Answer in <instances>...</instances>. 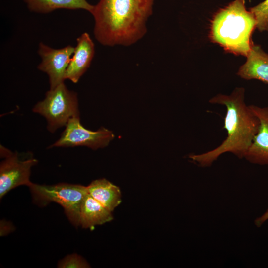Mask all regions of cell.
Instances as JSON below:
<instances>
[{"label": "cell", "instance_id": "cell-1", "mask_svg": "<svg viewBox=\"0 0 268 268\" xmlns=\"http://www.w3.org/2000/svg\"><path fill=\"white\" fill-rule=\"evenodd\" d=\"M155 0H100L91 14L96 39L107 46H131L147 32Z\"/></svg>", "mask_w": 268, "mask_h": 268}, {"label": "cell", "instance_id": "cell-2", "mask_svg": "<svg viewBox=\"0 0 268 268\" xmlns=\"http://www.w3.org/2000/svg\"><path fill=\"white\" fill-rule=\"evenodd\" d=\"M245 91L243 87H236L229 95L217 94L209 100L211 104L226 108L223 128L227 131V137L212 150L190 155L189 157L193 162L206 167L225 153H231L240 159L244 158L260 126L258 118L245 101Z\"/></svg>", "mask_w": 268, "mask_h": 268}, {"label": "cell", "instance_id": "cell-3", "mask_svg": "<svg viewBox=\"0 0 268 268\" xmlns=\"http://www.w3.org/2000/svg\"><path fill=\"white\" fill-rule=\"evenodd\" d=\"M256 19L246 9L245 0H234L214 15L210 39L228 53L246 57L253 45Z\"/></svg>", "mask_w": 268, "mask_h": 268}, {"label": "cell", "instance_id": "cell-4", "mask_svg": "<svg viewBox=\"0 0 268 268\" xmlns=\"http://www.w3.org/2000/svg\"><path fill=\"white\" fill-rule=\"evenodd\" d=\"M28 187L35 203L42 206L52 202L59 204L70 222L76 227L79 226L81 206L88 194L86 186L64 183L53 185L32 183Z\"/></svg>", "mask_w": 268, "mask_h": 268}, {"label": "cell", "instance_id": "cell-5", "mask_svg": "<svg viewBox=\"0 0 268 268\" xmlns=\"http://www.w3.org/2000/svg\"><path fill=\"white\" fill-rule=\"evenodd\" d=\"M32 110L45 118L48 130L54 133L66 126L71 118L79 116L77 93L68 90L63 82L50 89L45 98L38 102Z\"/></svg>", "mask_w": 268, "mask_h": 268}, {"label": "cell", "instance_id": "cell-6", "mask_svg": "<svg viewBox=\"0 0 268 268\" xmlns=\"http://www.w3.org/2000/svg\"><path fill=\"white\" fill-rule=\"evenodd\" d=\"M114 138L113 132L104 127L96 131L85 129L77 116L68 121L60 138L49 148L86 146L96 150L107 146Z\"/></svg>", "mask_w": 268, "mask_h": 268}, {"label": "cell", "instance_id": "cell-7", "mask_svg": "<svg viewBox=\"0 0 268 268\" xmlns=\"http://www.w3.org/2000/svg\"><path fill=\"white\" fill-rule=\"evenodd\" d=\"M37 163L35 158L21 159L18 153L10 151L0 165V198L19 186L29 187L31 168Z\"/></svg>", "mask_w": 268, "mask_h": 268}, {"label": "cell", "instance_id": "cell-8", "mask_svg": "<svg viewBox=\"0 0 268 268\" xmlns=\"http://www.w3.org/2000/svg\"><path fill=\"white\" fill-rule=\"evenodd\" d=\"M74 51V47L71 45L54 49L42 42L39 44L38 53L41 62L37 67L48 75L50 89L64 82L66 71Z\"/></svg>", "mask_w": 268, "mask_h": 268}, {"label": "cell", "instance_id": "cell-9", "mask_svg": "<svg viewBox=\"0 0 268 268\" xmlns=\"http://www.w3.org/2000/svg\"><path fill=\"white\" fill-rule=\"evenodd\" d=\"M249 106L258 118L260 126L244 158L253 164L268 165V106Z\"/></svg>", "mask_w": 268, "mask_h": 268}, {"label": "cell", "instance_id": "cell-10", "mask_svg": "<svg viewBox=\"0 0 268 268\" xmlns=\"http://www.w3.org/2000/svg\"><path fill=\"white\" fill-rule=\"evenodd\" d=\"M95 53L94 44L90 35L83 33L77 39L73 56L67 68L65 78L77 83L89 68Z\"/></svg>", "mask_w": 268, "mask_h": 268}, {"label": "cell", "instance_id": "cell-11", "mask_svg": "<svg viewBox=\"0 0 268 268\" xmlns=\"http://www.w3.org/2000/svg\"><path fill=\"white\" fill-rule=\"evenodd\" d=\"M246 58L237 74L245 80L257 79L268 84V54L254 44Z\"/></svg>", "mask_w": 268, "mask_h": 268}, {"label": "cell", "instance_id": "cell-12", "mask_svg": "<svg viewBox=\"0 0 268 268\" xmlns=\"http://www.w3.org/2000/svg\"><path fill=\"white\" fill-rule=\"evenodd\" d=\"M113 219L110 211L88 194L85 196L80 208L79 226L84 228H91L110 222Z\"/></svg>", "mask_w": 268, "mask_h": 268}, {"label": "cell", "instance_id": "cell-13", "mask_svg": "<svg viewBox=\"0 0 268 268\" xmlns=\"http://www.w3.org/2000/svg\"><path fill=\"white\" fill-rule=\"evenodd\" d=\"M86 188L89 195L111 212L121 202L119 188L105 179L94 180Z\"/></svg>", "mask_w": 268, "mask_h": 268}, {"label": "cell", "instance_id": "cell-14", "mask_svg": "<svg viewBox=\"0 0 268 268\" xmlns=\"http://www.w3.org/2000/svg\"><path fill=\"white\" fill-rule=\"evenodd\" d=\"M33 12L48 13L58 9H83L91 13L94 5L86 0H23Z\"/></svg>", "mask_w": 268, "mask_h": 268}, {"label": "cell", "instance_id": "cell-15", "mask_svg": "<svg viewBox=\"0 0 268 268\" xmlns=\"http://www.w3.org/2000/svg\"><path fill=\"white\" fill-rule=\"evenodd\" d=\"M249 10L256 19V28L260 32L268 31V0H265Z\"/></svg>", "mask_w": 268, "mask_h": 268}, {"label": "cell", "instance_id": "cell-16", "mask_svg": "<svg viewBox=\"0 0 268 268\" xmlns=\"http://www.w3.org/2000/svg\"><path fill=\"white\" fill-rule=\"evenodd\" d=\"M60 268H89V265L80 256L73 254L67 256L60 261L58 264Z\"/></svg>", "mask_w": 268, "mask_h": 268}, {"label": "cell", "instance_id": "cell-17", "mask_svg": "<svg viewBox=\"0 0 268 268\" xmlns=\"http://www.w3.org/2000/svg\"><path fill=\"white\" fill-rule=\"evenodd\" d=\"M268 220V209L260 217L255 220V224L257 227H260L266 221Z\"/></svg>", "mask_w": 268, "mask_h": 268}]
</instances>
